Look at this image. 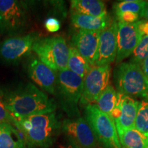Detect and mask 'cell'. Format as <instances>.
<instances>
[{"label":"cell","mask_w":148,"mask_h":148,"mask_svg":"<svg viewBox=\"0 0 148 148\" xmlns=\"http://www.w3.org/2000/svg\"><path fill=\"white\" fill-rule=\"evenodd\" d=\"M100 33L101 31L79 29L72 38L73 46L91 66L95 64Z\"/></svg>","instance_id":"9a60e30c"},{"label":"cell","mask_w":148,"mask_h":148,"mask_svg":"<svg viewBox=\"0 0 148 148\" xmlns=\"http://www.w3.org/2000/svg\"><path fill=\"white\" fill-rule=\"evenodd\" d=\"M0 148H27L23 135L12 123L0 121Z\"/></svg>","instance_id":"e0dca14e"},{"label":"cell","mask_w":148,"mask_h":148,"mask_svg":"<svg viewBox=\"0 0 148 148\" xmlns=\"http://www.w3.org/2000/svg\"><path fill=\"white\" fill-rule=\"evenodd\" d=\"M27 73L42 90L56 95L58 72L46 65L38 58L32 56L27 64Z\"/></svg>","instance_id":"4fadbf2b"},{"label":"cell","mask_w":148,"mask_h":148,"mask_svg":"<svg viewBox=\"0 0 148 148\" xmlns=\"http://www.w3.org/2000/svg\"><path fill=\"white\" fill-rule=\"evenodd\" d=\"M143 34L140 32L138 23H117V53L116 62H120L132 55L137 47Z\"/></svg>","instance_id":"8fae6325"},{"label":"cell","mask_w":148,"mask_h":148,"mask_svg":"<svg viewBox=\"0 0 148 148\" xmlns=\"http://www.w3.org/2000/svg\"><path fill=\"white\" fill-rule=\"evenodd\" d=\"M71 21L74 26L79 29L101 32L106 29L112 23L108 14L99 16H94L71 13Z\"/></svg>","instance_id":"2e32d148"},{"label":"cell","mask_w":148,"mask_h":148,"mask_svg":"<svg viewBox=\"0 0 148 148\" xmlns=\"http://www.w3.org/2000/svg\"><path fill=\"white\" fill-rule=\"evenodd\" d=\"M117 53V23L112 21L110 25L101 31L95 66L110 64L116 60Z\"/></svg>","instance_id":"5bb4252c"},{"label":"cell","mask_w":148,"mask_h":148,"mask_svg":"<svg viewBox=\"0 0 148 148\" xmlns=\"http://www.w3.org/2000/svg\"><path fill=\"white\" fill-rule=\"evenodd\" d=\"M140 68L143 70L144 74L148 79V56L140 64Z\"/></svg>","instance_id":"83f0119b"},{"label":"cell","mask_w":148,"mask_h":148,"mask_svg":"<svg viewBox=\"0 0 148 148\" xmlns=\"http://www.w3.org/2000/svg\"><path fill=\"white\" fill-rule=\"evenodd\" d=\"M45 27L48 32H56L60 28V22L56 18H48L45 21Z\"/></svg>","instance_id":"484cf974"},{"label":"cell","mask_w":148,"mask_h":148,"mask_svg":"<svg viewBox=\"0 0 148 148\" xmlns=\"http://www.w3.org/2000/svg\"><path fill=\"white\" fill-rule=\"evenodd\" d=\"M110 65L93 66L84 79L79 104L86 106L95 103L101 93L109 85Z\"/></svg>","instance_id":"9c48e42d"},{"label":"cell","mask_w":148,"mask_h":148,"mask_svg":"<svg viewBox=\"0 0 148 148\" xmlns=\"http://www.w3.org/2000/svg\"><path fill=\"white\" fill-rule=\"evenodd\" d=\"M130 62L139 64L148 56V35H144L132 53Z\"/></svg>","instance_id":"cb8c5ba5"},{"label":"cell","mask_w":148,"mask_h":148,"mask_svg":"<svg viewBox=\"0 0 148 148\" xmlns=\"http://www.w3.org/2000/svg\"><path fill=\"white\" fill-rule=\"evenodd\" d=\"M69 47L62 36L39 38L32 51L41 62L56 72L67 69Z\"/></svg>","instance_id":"8992f818"},{"label":"cell","mask_w":148,"mask_h":148,"mask_svg":"<svg viewBox=\"0 0 148 148\" xmlns=\"http://www.w3.org/2000/svg\"><path fill=\"white\" fill-rule=\"evenodd\" d=\"M66 140L77 148H99L95 134L84 117L67 118L62 121Z\"/></svg>","instance_id":"ba28073f"},{"label":"cell","mask_w":148,"mask_h":148,"mask_svg":"<svg viewBox=\"0 0 148 148\" xmlns=\"http://www.w3.org/2000/svg\"><path fill=\"white\" fill-rule=\"evenodd\" d=\"M71 12L94 16L107 14L104 3L99 0H73L71 1Z\"/></svg>","instance_id":"ac0fdd59"},{"label":"cell","mask_w":148,"mask_h":148,"mask_svg":"<svg viewBox=\"0 0 148 148\" xmlns=\"http://www.w3.org/2000/svg\"><path fill=\"white\" fill-rule=\"evenodd\" d=\"M114 82L117 92L148 99V79L139 64L131 62L119 64L114 71Z\"/></svg>","instance_id":"277c9868"},{"label":"cell","mask_w":148,"mask_h":148,"mask_svg":"<svg viewBox=\"0 0 148 148\" xmlns=\"http://www.w3.org/2000/svg\"><path fill=\"white\" fill-rule=\"evenodd\" d=\"M139 102L130 96L117 92V101L111 115L117 133L135 128Z\"/></svg>","instance_id":"30bf717a"},{"label":"cell","mask_w":148,"mask_h":148,"mask_svg":"<svg viewBox=\"0 0 148 148\" xmlns=\"http://www.w3.org/2000/svg\"><path fill=\"white\" fill-rule=\"evenodd\" d=\"M92 66L84 57L78 52L74 46H70L69 49V58L67 62V69L77 74L84 79Z\"/></svg>","instance_id":"ffe728a7"},{"label":"cell","mask_w":148,"mask_h":148,"mask_svg":"<svg viewBox=\"0 0 148 148\" xmlns=\"http://www.w3.org/2000/svg\"><path fill=\"white\" fill-rule=\"evenodd\" d=\"M122 148H148V136L135 128L118 133Z\"/></svg>","instance_id":"d6986e66"},{"label":"cell","mask_w":148,"mask_h":148,"mask_svg":"<svg viewBox=\"0 0 148 148\" xmlns=\"http://www.w3.org/2000/svg\"><path fill=\"white\" fill-rule=\"evenodd\" d=\"M143 16L145 17L146 19L148 21V1H146L145 8H144L143 13Z\"/></svg>","instance_id":"f546056e"},{"label":"cell","mask_w":148,"mask_h":148,"mask_svg":"<svg viewBox=\"0 0 148 148\" xmlns=\"http://www.w3.org/2000/svg\"><path fill=\"white\" fill-rule=\"evenodd\" d=\"M116 101H117V91L115 90L112 85L109 84L97 98L95 104L101 112L111 116L116 106Z\"/></svg>","instance_id":"44dd1931"},{"label":"cell","mask_w":148,"mask_h":148,"mask_svg":"<svg viewBox=\"0 0 148 148\" xmlns=\"http://www.w3.org/2000/svg\"><path fill=\"white\" fill-rule=\"evenodd\" d=\"M145 3V1L142 0H125L120 1L114 5V12L116 16L124 12H132L143 17Z\"/></svg>","instance_id":"7402d4cb"},{"label":"cell","mask_w":148,"mask_h":148,"mask_svg":"<svg viewBox=\"0 0 148 148\" xmlns=\"http://www.w3.org/2000/svg\"><path fill=\"white\" fill-rule=\"evenodd\" d=\"M29 20L27 5L23 1L0 0V32L15 34L26 27Z\"/></svg>","instance_id":"52a82bcc"},{"label":"cell","mask_w":148,"mask_h":148,"mask_svg":"<svg viewBox=\"0 0 148 148\" xmlns=\"http://www.w3.org/2000/svg\"><path fill=\"white\" fill-rule=\"evenodd\" d=\"M138 25L142 34L148 35V21H138Z\"/></svg>","instance_id":"4316f807"},{"label":"cell","mask_w":148,"mask_h":148,"mask_svg":"<svg viewBox=\"0 0 148 148\" xmlns=\"http://www.w3.org/2000/svg\"><path fill=\"white\" fill-rule=\"evenodd\" d=\"M84 119L104 148H122L113 119L98 108L95 103L84 106Z\"/></svg>","instance_id":"5b68a950"},{"label":"cell","mask_w":148,"mask_h":148,"mask_svg":"<svg viewBox=\"0 0 148 148\" xmlns=\"http://www.w3.org/2000/svg\"><path fill=\"white\" fill-rule=\"evenodd\" d=\"M5 108L16 119L56 111L58 104L43 90L32 83L0 91Z\"/></svg>","instance_id":"6da1fadb"},{"label":"cell","mask_w":148,"mask_h":148,"mask_svg":"<svg viewBox=\"0 0 148 148\" xmlns=\"http://www.w3.org/2000/svg\"><path fill=\"white\" fill-rule=\"evenodd\" d=\"M58 148H77V147H75V146L72 145L71 143H69L68 140H66V142H65V143L59 144L58 145Z\"/></svg>","instance_id":"f1b7e54d"},{"label":"cell","mask_w":148,"mask_h":148,"mask_svg":"<svg viewBox=\"0 0 148 148\" xmlns=\"http://www.w3.org/2000/svg\"><path fill=\"white\" fill-rule=\"evenodd\" d=\"M0 121L8 122L12 124H13L14 122V116L5 108L1 95H0Z\"/></svg>","instance_id":"d4e9b609"},{"label":"cell","mask_w":148,"mask_h":148,"mask_svg":"<svg viewBox=\"0 0 148 148\" xmlns=\"http://www.w3.org/2000/svg\"><path fill=\"white\" fill-rule=\"evenodd\" d=\"M39 38L36 33L9 38L1 45L0 56L5 61L16 62L30 53L34 43Z\"/></svg>","instance_id":"7c38bea8"},{"label":"cell","mask_w":148,"mask_h":148,"mask_svg":"<svg viewBox=\"0 0 148 148\" xmlns=\"http://www.w3.org/2000/svg\"><path fill=\"white\" fill-rule=\"evenodd\" d=\"M135 129L148 136V99H143L139 102L135 121Z\"/></svg>","instance_id":"603a6c76"},{"label":"cell","mask_w":148,"mask_h":148,"mask_svg":"<svg viewBox=\"0 0 148 148\" xmlns=\"http://www.w3.org/2000/svg\"><path fill=\"white\" fill-rule=\"evenodd\" d=\"M13 125L23 135L27 148L50 147L62 131V121L56 111L21 119L14 117Z\"/></svg>","instance_id":"7a4b0ae2"},{"label":"cell","mask_w":148,"mask_h":148,"mask_svg":"<svg viewBox=\"0 0 148 148\" xmlns=\"http://www.w3.org/2000/svg\"><path fill=\"white\" fill-rule=\"evenodd\" d=\"M84 79L69 69L58 71L56 96L58 98L60 108L69 118L78 117V103L82 93Z\"/></svg>","instance_id":"3957f363"}]
</instances>
